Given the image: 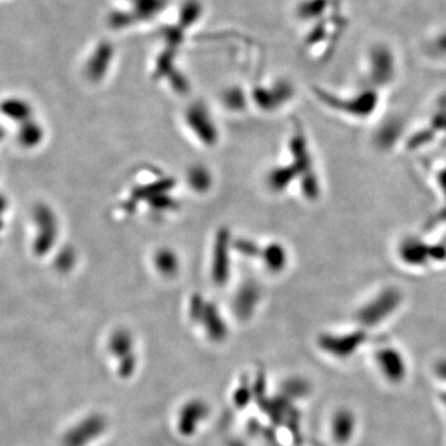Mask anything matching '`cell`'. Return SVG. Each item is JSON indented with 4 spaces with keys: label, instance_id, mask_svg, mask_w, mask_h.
<instances>
[{
    "label": "cell",
    "instance_id": "1",
    "mask_svg": "<svg viewBox=\"0 0 446 446\" xmlns=\"http://www.w3.org/2000/svg\"><path fill=\"white\" fill-rule=\"evenodd\" d=\"M401 294L397 290L388 289L368 301L357 311V321L363 328H373L382 324L401 304Z\"/></svg>",
    "mask_w": 446,
    "mask_h": 446
},
{
    "label": "cell",
    "instance_id": "2",
    "mask_svg": "<svg viewBox=\"0 0 446 446\" xmlns=\"http://www.w3.org/2000/svg\"><path fill=\"white\" fill-rule=\"evenodd\" d=\"M363 330H355L341 334H324L319 338V346L326 355L336 359H347L357 352L366 341Z\"/></svg>",
    "mask_w": 446,
    "mask_h": 446
},
{
    "label": "cell",
    "instance_id": "3",
    "mask_svg": "<svg viewBox=\"0 0 446 446\" xmlns=\"http://www.w3.org/2000/svg\"><path fill=\"white\" fill-rule=\"evenodd\" d=\"M374 359L378 371L387 382L399 384L407 377V359L397 348L392 346L379 348L374 353Z\"/></svg>",
    "mask_w": 446,
    "mask_h": 446
},
{
    "label": "cell",
    "instance_id": "4",
    "mask_svg": "<svg viewBox=\"0 0 446 446\" xmlns=\"http://www.w3.org/2000/svg\"><path fill=\"white\" fill-rule=\"evenodd\" d=\"M357 430V418L347 408H341L335 412L330 423V432L334 442L338 445H346L352 440Z\"/></svg>",
    "mask_w": 446,
    "mask_h": 446
},
{
    "label": "cell",
    "instance_id": "5",
    "mask_svg": "<svg viewBox=\"0 0 446 446\" xmlns=\"http://www.w3.org/2000/svg\"><path fill=\"white\" fill-rule=\"evenodd\" d=\"M228 242H230V235L227 233V230H220L217 235L213 263H212V277L217 284H223L230 277Z\"/></svg>",
    "mask_w": 446,
    "mask_h": 446
},
{
    "label": "cell",
    "instance_id": "6",
    "mask_svg": "<svg viewBox=\"0 0 446 446\" xmlns=\"http://www.w3.org/2000/svg\"><path fill=\"white\" fill-rule=\"evenodd\" d=\"M187 123L191 127L192 130L196 133L197 137L207 145L215 144L217 140V130L211 118L207 114L205 109L201 107H192L187 112Z\"/></svg>",
    "mask_w": 446,
    "mask_h": 446
},
{
    "label": "cell",
    "instance_id": "7",
    "mask_svg": "<svg viewBox=\"0 0 446 446\" xmlns=\"http://www.w3.org/2000/svg\"><path fill=\"white\" fill-rule=\"evenodd\" d=\"M263 260L268 269L272 272H280V270L284 269L285 264H286V252L281 245L278 243H273L269 247H267L264 255H263Z\"/></svg>",
    "mask_w": 446,
    "mask_h": 446
},
{
    "label": "cell",
    "instance_id": "8",
    "mask_svg": "<svg viewBox=\"0 0 446 446\" xmlns=\"http://www.w3.org/2000/svg\"><path fill=\"white\" fill-rule=\"evenodd\" d=\"M298 172L293 167H279L270 172L269 185L274 191H283Z\"/></svg>",
    "mask_w": 446,
    "mask_h": 446
},
{
    "label": "cell",
    "instance_id": "9",
    "mask_svg": "<svg viewBox=\"0 0 446 446\" xmlns=\"http://www.w3.org/2000/svg\"><path fill=\"white\" fill-rule=\"evenodd\" d=\"M177 255L172 250H160L155 255V265L162 274L172 275L177 273Z\"/></svg>",
    "mask_w": 446,
    "mask_h": 446
},
{
    "label": "cell",
    "instance_id": "10",
    "mask_svg": "<svg viewBox=\"0 0 446 446\" xmlns=\"http://www.w3.org/2000/svg\"><path fill=\"white\" fill-rule=\"evenodd\" d=\"M189 182L197 191L207 190V187H210V184H211L210 172H207L205 167H191V170L189 172Z\"/></svg>",
    "mask_w": 446,
    "mask_h": 446
},
{
    "label": "cell",
    "instance_id": "11",
    "mask_svg": "<svg viewBox=\"0 0 446 446\" xmlns=\"http://www.w3.org/2000/svg\"><path fill=\"white\" fill-rule=\"evenodd\" d=\"M257 290L252 286H248L245 289L240 291V298L237 300V309L240 311V314L247 315V313L250 314V310L253 309L255 301H257Z\"/></svg>",
    "mask_w": 446,
    "mask_h": 446
},
{
    "label": "cell",
    "instance_id": "12",
    "mask_svg": "<svg viewBox=\"0 0 446 446\" xmlns=\"http://www.w3.org/2000/svg\"><path fill=\"white\" fill-rule=\"evenodd\" d=\"M111 348L116 355H124L130 352L132 348V338L126 331H118L113 335L111 340Z\"/></svg>",
    "mask_w": 446,
    "mask_h": 446
},
{
    "label": "cell",
    "instance_id": "13",
    "mask_svg": "<svg viewBox=\"0 0 446 446\" xmlns=\"http://www.w3.org/2000/svg\"><path fill=\"white\" fill-rule=\"evenodd\" d=\"M235 250H240V253H243L245 255H255L258 253V248L257 245L252 242V240H240L237 242L235 245Z\"/></svg>",
    "mask_w": 446,
    "mask_h": 446
},
{
    "label": "cell",
    "instance_id": "14",
    "mask_svg": "<svg viewBox=\"0 0 446 446\" xmlns=\"http://www.w3.org/2000/svg\"><path fill=\"white\" fill-rule=\"evenodd\" d=\"M434 373L440 381L446 383V358L439 359L434 366Z\"/></svg>",
    "mask_w": 446,
    "mask_h": 446
},
{
    "label": "cell",
    "instance_id": "15",
    "mask_svg": "<svg viewBox=\"0 0 446 446\" xmlns=\"http://www.w3.org/2000/svg\"><path fill=\"white\" fill-rule=\"evenodd\" d=\"M440 401H442V406H444L446 409V391H444V392L440 394Z\"/></svg>",
    "mask_w": 446,
    "mask_h": 446
}]
</instances>
